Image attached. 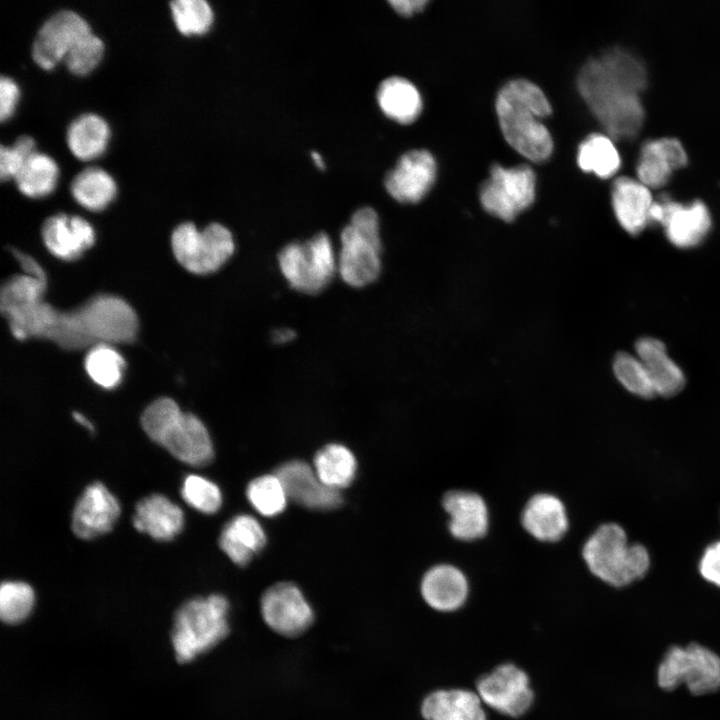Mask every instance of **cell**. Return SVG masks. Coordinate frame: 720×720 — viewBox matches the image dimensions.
<instances>
[{"label":"cell","mask_w":720,"mask_h":720,"mask_svg":"<svg viewBox=\"0 0 720 720\" xmlns=\"http://www.w3.org/2000/svg\"><path fill=\"white\" fill-rule=\"evenodd\" d=\"M34 592L31 586L19 581L3 582L0 588V616L6 623H18L31 612Z\"/></svg>","instance_id":"obj_39"},{"label":"cell","mask_w":720,"mask_h":720,"mask_svg":"<svg viewBox=\"0 0 720 720\" xmlns=\"http://www.w3.org/2000/svg\"><path fill=\"white\" fill-rule=\"evenodd\" d=\"M650 189L628 176L617 178L612 187V207L621 227L631 235L640 233L649 223L653 204Z\"/></svg>","instance_id":"obj_24"},{"label":"cell","mask_w":720,"mask_h":720,"mask_svg":"<svg viewBox=\"0 0 720 720\" xmlns=\"http://www.w3.org/2000/svg\"><path fill=\"white\" fill-rule=\"evenodd\" d=\"M427 0H391L389 4L400 15L411 16L424 9Z\"/></svg>","instance_id":"obj_45"},{"label":"cell","mask_w":720,"mask_h":720,"mask_svg":"<svg viewBox=\"0 0 720 720\" xmlns=\"http://www.w3.org/2000/svg\"><path fill=\"white\" fill-rule=\"evenodd\" d=\"M181 496L188 505L206 514L216 513L222 505L219 487L209 479L195 474L185 477Z\"/></svg>","instance_id":"obj_40"},{"label":"cell","mask_w":720,"mask_h":720,"mask_svg":"<svg viewBox=\"0 0 720 720\" xmlns=\"http://www.w3.org/2000/svg\"><path fill=\"white\" fill-rule=\"evenodd\" d=\"M229 603L220 594L185 602L176 612L172 644L179 662L208 651L229 633Z\"/></svg>","instance_id":"obj_6"},{"label":"cell","mask_w":720,"mask_h":720,"mask_svg":"<svg viewBox=\"0 0 720 720\" xmlns=\"http://www.w3.org/2000/svg\"><path fill=\"white\" fill-rule=\"evenodd\" d=\"M70 190L82 207L100 211L113 201L117 186L112 176L102 168L88 167L74 177Z\"/></svg>","instance_id":"obj_31"},{"label":"cell","mask_w":720,"mask_h":720,"mask_svg":"<svg viewBox=\"0 0 720 720\" xmlns=\"http://www.w3.org/2000/svg\"><path fill=\"white\" fill-rule=\"evenodd\" d=\"M266 544L261 524L247 514L237 515L223 528L219 545L231 561L239 566L248 564Z\"/></svg>","instance_id":"obj_28"},{"label":"cell","mask_w":720,"mask_h":720,"mask_svg":"<svg viewBox=\"0 0 720 720\" xmlns=\"http://www.w3.org/2000/svg\"><path fill=\"white\" fill-rule=\"evenodd\" d=\"M582 555L589 571L604 583L621 588L643 578L650 568V555L640 543H629L617 523L600 525L586 540Z\"/></svg>","instance_id":"obj_4"},{"label":"cell","mask_w":720,"mask_h":720,"mask_svg":"<svg viewBox=\"0 0 720 720\" xmlns=\"http://www.w3.org/2000/svg\"><path fill=\"white\" fill-rule=\"evenodd\" d=\"M13 146L26 158L37 152L35 141L27 135L20 136Z\"/></svg>","instance_id":"obj_46"},{"label":"cell","mask_w":720,"mask_h":720,"mask_svg":"<svg viewBox=\"0 0 720 720\" xmlns=\"http://www.w3.org/2000/svg\"><path fill=\"white\" fill-rule=\"evenodd\" d=\"M246 496L252 507L261 515L274 517L284 511L288 496L276 474L253 479L247 486Z\"/></svg>","instance_id":"obj_36"},{"label":"cell","mask_w":720,"mask_h":720,"mask_svg":"<svg viewBox=\"0 0 720 720\" xmlns=\"http://www.w3.org/2000/svg\"><path fill=\"white\" fill-rule=\"evenodd\" d=\"M20 96L19 87L10 77L2 76L0 79V119L10 118L17 106Z\"/></svg>","instance_id":"obj_43"},{"label":"cell","mask_w":720,"mask_h":720,"mask_svg":"<svg viewBox=\"0 0 720 720\" xmlns=\"http://www.w3.org/2000/svg\"><path fill=\"white\" fill-rule=\"evenodd\" d=\"M496 113L506 142L525 158L541 162L552 153V136L541 121L552 112L544 92L525 79L507 82L496 97Z\"/></svg>","instance_id":"obj_2"},{"label":"cell","mask_w":720,"mask_h":720,"mask_svg":"<svg viewBox=\"0 0 720 720\" xmlns=\"http://www.w3.org/2000/svg\"><path fill=\"white\" fill-rule=\"evenodd\" d=\"M635 349L651 378L657 395L671 397L683 389L684 374L668 356L663 342L652 337H645L636 342Z\"/></svg>","instance_id":"obj_27"},{"label":"cell","mask_w":720,"mask_h":720,"mask_svg":"<svg viewBox=\"0 0 720 720\" xmlns=\"http://www.w3.org/2000/svg\"><path fill=\"white\" fill-rule=\"evenodd\" d=\"M24 157L14 146L8 147L1 145L0 149V177L2 181L9 178H15L20 171L25 160Z\"/></svg>","instance_id":"obj_44"},{"label":"cell","mask_w":720,"mask_h":720,"mask_svg":"<svg viewBox=\"0 0 720 720\" xmlns=\"http://www.w3.org/2000/svg\"><path fill=\"white\" fill-rule=\"evenodd\" d=\"M134 528L158 541L172 540L184 525L181 508L160 494L143 498L136 505Z\"/></svg>","instance_id":"obj_26"},{"label":"cell","mask_w":720,"mask_h":720,"mask_svg":"<svg viewBox=\"0 0 720 720\" xmlns=\"http://www.w3.org/2000/svg\"><path fill=\"white\" fill-rule=\"evenodd\" d=\"M90 339L105 342L131 341L136 334L134 311L116 297H98L80 309Z\"/></svg>","instance_id":"obj_16"},{"label":"cell","mask_w":720,"mask_h":720,"mask_svg":"<svg viewBox=\"0 0 720 720\" xmlns=\"http://www.w3.org/2000/svg\"><path fill=\"white\" fill-rule=\"evenodd\" d=\"M698 569L704 580L720 588V540L704 550Z\"/></svg>","instance_id":"obj_42"},{"label":"cell","mask_w":720,"mask_h":720,"mask_svg":"<svg viewBox=\"0 0 720 720\" xmlns=\"http://www.w3.org/2000/svg\"><path fill=\"white\" fill-rule=\"evenodd\" d=\"M647 72L640 59L613 48L589 60L578 75V88L587 105L613 139L635 138L644 122L641 92Z\"/></svg>","instance_id":"obj_1"},{"label":"cell","mask_w":720,"mask_h":720,"mask_svg":"<svg viewBox=\"0 0 720 720\" xmlns=\"http://www.w3.org/2000/svg\"><path fill=\"white\" fill-rule=\"evenodd\" d=\"M275 474L282 482L288 499L316 510L337 508L342 503L338 490L324 485L314 468L300 460H292L278 467Z\"/></svg>","instance_id":"obj_18"},{"label":"cell","mask_w":720,"mask_h":720,"mask_svg":"<svg viewBox=\"0 0 720 720\" xmlns=\"http://www.w3.org/2000/svg\"><path fill=\"white\" fill-rule=\"evenodd\" d=\"M521 522L535 539L543 542L560 540L568 529V517L563 502L548 493L536 494L526 503Z\"/></svg>","instance_id":"obj_25"},{"label":"cell","mask_w":720,"mask_h":720,"mask_svg":"<svg viewBox=\"0 0 720 720\" xmlns=\"http://www.w3.org/2000/svg\"><path fill=\"white\" fill-rule=\"evenodd\" d=\"M87 21L71 10H61L48 18L39 29L32 46L34 61L43 69L56 66L70 48L91 33Z\"/></svg>","instance_id":"obj_14"},{"label":"cell","mask_w":720,"mask_h":720,"mask_svg":"<svg viewBox=\"0 0 720 720\" xmlns=\"http://www.w3.org/2000/svg\"><path fill=\"white\" fill-rule=\"evenodd\" d=\"M177 29L184 35H200L212 26L214 13L205 0H174L170 2Z\"/></svg>","instance_id":"obj_37"},{"label":"cell","mask_w":720,"mask_h":720,"mask_svg":"<svg viewBox=\"0 0 720 720\" xmlns=\"http://www.w3.org/2000/svg\"><path fill=\"white\" fill-rule=\"evenodd\" d=\"M58 177L56 162L46 154L35 152L25 160L14 179L24 195L39 198L55 189Z\"/></svg>","instance_id":"obj_34"},{"label":"cell","mask_w":720,"mask_h":720,"mask_svg":"<svg viewBox=\"0 0 720 720\" xmlns=\"http://www.w3.org/2000/svg\"><path fill=\"white\" fill-rule=\"evenodd\" d=\"M171 246L176 260L198 275L216 272L235 251L231 231L220 223H211L201 231L191 222L182 223L172 233Z\"/></svg>","instance_id":"obj_9"},{"label":"cell","mask_w":720,"mask_h":720,"mask_svg":"<svg viewBox=\"0 0 720 720\" xmlns=\"http://www.w3.org/2000/svg\"><path fill=\"white\" fill-rule=\"evenodd\" d=\"M280 271L291 288L304 294L324 290L337 274V254L330 237L319 232L304 242H291L278 254Z\"/></svg>","instance_id":"obj_7"},{"label":"cell","mask_w":720,"mask_h":720,"mask_svg":"<svg viewBox=\"0 0 720 720\" xmlns=\"http://www.w3.org/2000/svg\"><path fill=\"white\" fill-rule=\"evenodd\" d=\"M420 594L432 610L440 614L454 613L468 598V581L461 570L441 564L429 569L420 583Z\"/></svg>","instance_id":"obj_21"},{"label":"cell","mask_w":720,"mask_h":720,"mask_svg":"<svg viewBox=\"0 0 720 720\" xmlns=\"http://www.w3.org/2000/svg\"><path fill=\"white\" fill-rule=\"evenodd\" d=\"M73 417H74V419H75L79 424H81L82 426H84V427H85L86 429H88L89 431H93V430H94L93 425L90 423V421L87 420V419L84 417V415H82L81 413L74 412V413H73Z\"/></svg>","instance_id":"obj_48"},{"label":"cell","mask_w":720,"mask_h":720,"mask_svg":"<svg viewBox=\"0 0 720 720\" xmlns=\"http://www.w3.org/2000/svg\"><path fill=\"white\" fill-rule=\"evenodd\" d=\"M110 137L107 122L99 115L86 113L78 116L68 126L67 145L80 160H92L102 155Z\"/></svg>","instance_id":"obj_30"},{"label":"cell","mask_w":720,"mask_h":720,"mask_svg":"<svg viewBox=\"0 0 720 720\" xmlns=\"http://www.w3.org/2000/svg\"><path fill=\"white\" fill-rule=\"evenodd\" d=\"M688 157L676 138L646 141L641 147L636 172L638 180L648 188H660L668 183L673 171L686 166Z\"/></svg>","instance_id":"obj_20"},{"label":"cell","mask_w":720,"mask_h":720,"mask_svg":"<svg viewBox=\"0 0 720 720\" xmlns=\"http://www.w3.org/2000/svg\"><path fill=\"white\" fill-rule=\"evenodd\" d=\"M423 720H489L479 695L469 688H441L427 693L419 704Z\"/></svg>","instance_id":"obj_19"},{"label":"cell","mask_w":720,"mask_h":720,"mask_svg":"<svg viewBox=\"0 0 720 720\" xmlns=\"http://www.w3.org/2000/svg\"><path fill=\"white\" fill-rule=\"evenodd\" d=\"M657 683L666 691L685 685L696 696L714 693L720 689V656L698 643L674 645L658 665Z\"/></svg>","instance_id":"obj_8"},{"label":"cell","mask_w":720,"mask_h":720,"mask_svg":"<svg viewBox=\"0 0 720 720\" xmlns=\"http://www.w3.org/2000/svg\"><path fill=\"white\" fill-rule=\"evenodd\" d=\"M436 162L424 149L404 153L384 180L387 192L400 203H417L430 191L436 178Z\"/></svg>","instance_id":"obj_15"},{"label":"cell","mask_w":720,"mask_h":720,"mask_svg":"<svg viewBox=\"0 0 720 720\" xmlns=\"http://www.w3.org/2000/svg\"><path fill=\"white\" fill-rule=\"evenodd\" d=\"M577 162L584 172L609 178L618 171L621 159L611 137L593 133L579 145Z\"/></svg>","instance_id":"obj_33"},{"label":"cell","mask_w":720,"mask_h":720,"mask_svg":"<svg viewBox=\"0 0 720 720\" xmlns=\"http://www.w3.org/2000/svg\"><path fill=\"white\" fill-rule=\"evenodd\" d=\"M536 175L528 165L503 167L494 164L480 188V202L489 214L513 221L534 202Z\"/></svg>","instance_id":"obj_11"},{"label":"cell","mask_w":720,"mask_h":720,"mask_svg":"<svg viewBox=\"0 0 720 720\" xmlns=\"http://www.w3.org/2000/svg\"><path fill=\"white\" fill-rule=\"evenodd\" d=\"M473 690L491 712L511 719L524 717L536 699L530 675L510 661L478 677Z\"/></svg>","instance_id":"obj_10"},{"label":"cell","mask_w":720,"mask_h":720,"mask_svg":"<svg viewBox=\"0 0 720 720\" xmlns=\"http://www.w3.org/2000/svg\"><path fill=\"white\" fill-rule=\"evenodd\" d=\"M376 96L382 112L401 124L413 122L422 111L423 101L418 89L412 82L400 76L383 80Z\"/></svg>","instance_id":"obj_29"},{"label":"cell","mask_w":720,"mask_h":720,"mask_svg":"<svg viewBox=\"0 0 720 720\" xmlns=\"http://www.w3.org/2000/svg\"><path fill=\"white\" fill-rule=\"evenodd\" d=\"M104 52L102 40L92 32L80 38L64 57L67 68L75 75L90 73L101 61Z\"/></svg>","instance_id":"obj_41"},{"label":"cell","mask_w":720,"mask_h":720,"mask_svg":"<svg viewBox=\"0 0 720 720\" xmlns=\"http://www.w3.org/2000/svg\"><path fill=\"white\" fill-rule=\"evenodd\" d=\"M41 234L47 249L63 260L79 258L95 241L94 230L85 219L66 214L47 218Z\"/></svg>","instance_id":"obj_22"},{"label":"cell","mask_w":720,"mask_h":720,"mask_svg":"<svg viewBox=\"0 0 720 720\" xmlns=\"http://www.w3.org/2000/svg\"><path fill=\"white\" fill-rule=\"evenodd\" d=\"M313 463L314 471L321 482L334 490L349 486L356 475L355 456L341 444H328L321 448Z\"/></svg>","instance_id":"obj_32"},{"label":"cell","mask_w":720,"mask_h":720,"mask_svg":"<svg viewBox=\"0 0 720 720\" xmlns=\"http://www.w3.org/2000/svg\"><path fill=\"white\" fill-rule=\"evenodd\" d=\"M264 623L276 634L295 638L313 624L314 611L301 589L290 582L269 587L260 599Z\"/></svg>","instance_id":"obj_12"},{"label":"cell","mask_w":720,"mask_h":720,"mask_svg":"<svg viewBox=\"0 0 720 720\" xmlns=\"http://www.w3.org/2000/svg\"><path fill=\"white\" fill-rule=\"evenodd\" d=\"M657 222L665 228L668 240L676 247L691 248L698 245L711 228V216L700 200L689 205L663 197L653 202L649 223Z\"/></svg>","instance_id":"obj_13"},{"label":"cell","mask_w":720,"mask_h":720,"mask_svg":"<svg viewBox=\"0 0 720 720\" xmlns=\"http://www.w3.org/2000/svg\"><path fill=\"white\" fill-rule=\"evenodd\" d=\"M84 366L94 383L105 389H113L122 380L125 361L108 343H99L87 353Z\"/></svg>","instance_id":"obj_35"},{"label":"cell","mask_w":720,"mask_h":720,"mask_svg":"<svg viewBox=\"0 0 720 720\" xmlns=\"http://www.w3.org/2000/svg\"><path fill=\"white\" fill-rule=\"evenodd\" d=\"M141 425L151 440L186 464L202 467L214 457L205 425L195 415L182 412L171 398L151 403L142 414Z\"/></svg>","instance_id":"obj_3"},{"label":"cell","mask_w":720,"mask_h":720,"mask_svg":"<svg viewBox=\"0 0 720 720\" xmlns=\"http://www.w3.org/2000/svg\"><path fill=\"white\" fill-rule=\"evenodd\" d=\"M120 515L117 498L100 482H94L78 499L72 530L81 539H93L109 532Z\"/></svg>","instance_id":"obj_17"},{"label":"cell","mask_w":720,"mask_h":720,"mask_svg":"<svg viewBox=\"0 0 720 720\" xmlns=\"http://www.w3.org/2000/svg\"><path fill=\"white\" fill-rule=\"evenodd\" d=\"M311 157H312V160H313L314 164H315L319 169H324V167H325L324 160H323L322 156H321L319 153H317L316 151H312V152H311Z\"/></svg>","instance_id":"obj_49"},{"label":"cell","mask_w":720,"mask_h":720,"mask_svg":"<svg viewBox=\"0 0 720 720\" xmlns=\"http://www.w3.org/2000/svg\"><path fill=\"white\" fill-rule=\"evenodd\" d=\"M379 217L371 207L356 210L340 234L337 274L347 285L365 287L382 270Z\"/></svg>","instance_id":"obj_5"},{"label":"cell","mask_w":720,"mask_h":720,"mask_svg":"<svg viewBox=\"0 0 720 720\" xmlns=\"http://www.w3.org/2000/svg\"><path fill=\"white\" fill-rule=\"evenodd\" d=\"M295 332L289 328H279L273 331L272 341L276 344H285L295 338Z\"/></svg>","instance_id":"obj_47"},{"label":"cell","mask_w":720,"mask_h":720,"mask_svg":"<svg viewBox=\"0 0 720 720\" xmlns=\"http://www.w3.org/2000/svg\"><path fill=\"white\" fill-rule=\"evenodd\" d=\"M442 505L449 515V531L462 541H473L484 536L488 529V508L477 493L465 490L447 492Z\"/></svg>","instance_id":"obj_23"},{"label":"cell","mask_w":720,"mask_h":720,"mask_svg":"<svg viewBox=\"0 0 720 720\" xmlns=\"http://www.w3.org/2000/svg\"><path fill=\"white\" fill-rule=\"evenodd\" d=\"M613 371L618 381L632 394L650 399L656 396L651 378L638 357L620 352L613 362Z\"/></svg>","instance_id":"obj_38"}]
</instances>
